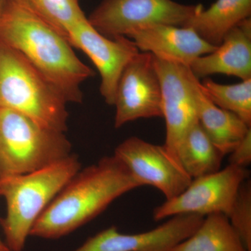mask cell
<instances>
[{
	"label": "cell",
	"instance_id": "cell-2",
	"mask_svg": "<svg viewBox=\"0 0 251 251\" xmlns=\"http://www.w3.org/2000/svg\"><path fill=\"white\" fill-rule=\"evenodd\" d=\"M144 186L115 155L80 169L38 219L30 236L65 237L87 224L117 198Z\"/></svg>",
	"mask_w": 251,
	"mask_h": 251
},
{
	"label": "cell",
	"instance_id": "cell-18",
	"mask_svg": "<svg viewBox=\"0 0 251 251\" xmlns=\"http://www.w3.org/2000/svg\"><path fill=\"white\" fill-rule=\"evenodd\" d=\"M171 251H247L232 228L228 218L222 214L203 219L194 232Z\"/></svg>",
	"mask_w": 251,
	"mask_h": 251
},
{
	"label": "cell",
	"instance_id": "cell-8",
	"mask_svg": "<svg viewBox=\"0 0 251 251\" xmlns=\"http://www.w3.org/2000/svg\"><path fill=\"white\" fill-rule=\"evenodd\" d=\"M114 155L143 186L156 188L166 200L182 192L192 181L177 157L164 145L130 137L117 147Z\"/></svg>",
	"mask_w": 251,
	"mask_h": 251
},
{
	"label": "cell",
	"instance_id": "cell-21",
	"mask_svg": "<svg viewBox=\"0 0 251 251\" xmlns=\"http://www.w3.org/2000/svg\"><path fill=\"white\" fill-rule=\"evenodd\" d=\"M227 218L246 249L251 251V180H246L239 188Z\"/></svg>",
	"mask_w": 251,
	"mask_h": 251
},
{
	"label": "cell",
	"instance_id": "cell-17",
	"mask_svg": "<svg viewBox=\"0 0 251 251\" xmlns=\"http://www.w3.org/2000/svg\"><path fill=\"white\" fill-rule=\"evenodd\" d=\"M176 156L193 179L220 171L225 156L208 138L198 121L180 141Z\"/></svg>",
	"mask_w": 251,
	"mask_h": 251
},
{
	"label": "cell",
	"instance_id": "cell-10",
	"mask_svg": "<svg viewBox=\"0 0 251 251\" xmlns=\"http://www.w3.org/2000/svg\"><path fill=\"white\" fill-rule=\"evenodd\" d=\"M73 47L85 52L100 74V92L109 105H114L119 80L126 66L140 51L126 36L110 39L102 35L87 17L73 26L67 34Z\"/></svg>",
	"mask_w": 251,
	"mask_h": 251
},
{
	"label": "cell",
	"instance_id": "cell-9",
	"mask_svg": "<svg viewBox=\"0 0 251 251\" xmlns=\"http://www.w3.org/2000/svg\"><path fill=\"white\" fill-rule=\"evenodd\" d=\"M114 106L116 128L139 119L163 117L161 82L152 54L139 52L126 66Z\"/></svg>",
	"mask_w": 251,
	"mask_h": 251
},
{
	"label": "cell",
	"instance_id": "cell-3",
	"mask_svg": "<svg viewBox=\"0 0 251 251\" xmlns=\"http://www.w3.org/2000/svg\"><path fill=\"white\" fill-rule=\"evenodd\" d=\"M80 169L78 157L72 153L42 169L0 179V196L6 204L0 225L10 250L23 251L36 221Z\"/></svg>",
	"mask_w": 251,
	"mask_h": 251
},
{
	"label": "cell",
	"instance_id": "cell-7",
	"mask_svg": "<svg viewBox=\"0 0 251 251\" xmlns=\"http://www.w3.org/2000/svg\"><path fill=\"white\" fill-rule=\"evenodd\" d=\"M249 175L247 168L229 164L216 173L193 179L182 192L155 208L153 220L184 214L205 217L222 214L227 217Z\"/></svg>",
	"mask_w": 251,
	"mask_h": 251
},
{
	"label": "cell",
	"instance_id": "cell-1",
	"mask_svg": "<svg viewBox=\"0 0 251 251\" xmlns=\"http://www.w3.org/2000/svg\"><path fill=\"white\" fill-rule=\"evenodd\" d=\"M0 44L27 59L67 103L82 101L80 86L94 71L77 57L65 36L16 0H4Z\"/></svg>",
	"mask_w": 251,
	"mask_h": 251
},
{
	"label": "cell",
	"instance_id": "cell-22",
	"mask_svg": "<svg viewBox=\"0 0 251 251\" xmlns=\"http://www.w3.org/2000/svg\"><path fill=\"white\" fill-rule=\"evenodd\" d=\"M229 164L247 168L251 163V129L229 153Z\"/></svg>",
	"mask_w": 251,
	"mask_h": 251
},
{
	"label": "cell",
	"instance_id": "cell-24",
	"mask_svg": "<svg viewBox=\"0 0 251 251\" xmlns=\"http://www.w3.org/2000/svg\"><path fill=\"white\" fill-rule=\"evenodd\" d=\"M4 0H0V16H1V10H2L3 4H4Z\"/></svg>",
	"mask_w": 251,
	"mask_h": 251
},
{
	"label": "cell",
	"instance_id": "cell-16",
	"mask_svg": "<svg viewBox=\"0 0 251 251\" xmlns=\"http://www.w3.org/2000/svg\"><path fill=\"white\" fill-rule=\"evenodd\" d=\"M251 0H216L200 10L183 27L192 28L201 38L218 47L232 28L251 18Z\"/></svg>",
	"mask_w": 251,
	"mask_h": 251
},
{
	"label": "cell",
	"instance_id": "cell-6",
	"mask_svg": "<svg viewBox=\"0 0 251 251\" xmlns=\"http://www.w3.org/2000/svg\"><path fill=\"white\" fill-rule=\"evenodd\" d=\"M202 8L174 0H103L87 19L102 35L114 39L153 25L183 27Z\"/></svg>",
	"mask_w": 251,
	"mask_h": 251
},
{
	"label": "cell",
	"instance_id": "cell-12",
	"mask_svg": "<svg viewBox=\"0 0 251 251\" xmlns=\"http://www.w3.org/2000/svg\"><path fill=\"white\" fill-rule=\"evenodd\" d=\"M204 217L184 214L168 219L151 230L123 234L108 227L87 239L74 251H171L197 229Z\"/></svg>",
	"mask_w": 251,
	"mask_h": 251
},
{
	"label": "cell",
	"instance_id": "cell-20",
	"mask_svg": "<svg viewBox=\"0 0 251 251\" xmlns=\"http://www.w3.org/2000/svg\"><path fill=\"white\" fill-rule=\"evenodd\" d=\"M16 1L35 13L67 39L69 29L86 18L79 4V0Z\"/></svg>",
	"mask_w": 251,
	"mask_h": 251
},
{
	"label": "cell",
	"instance_id": "cell-13",
	"mask_svg": "<svg viewBox=\"0 0 251 251\" xmlns=\"http://www.w3.org/2000/svg\"><path fill=\"white\" fill-rule=\"evenodd\" d=\"M128 38L139 50L187 67L217 48L203 40L192 28L171 25L149 26L134 31Z\"/></svg>",
	"mask_w": 251,
	"mask_h": 251
},
{
	"label": "cell",
	"instance_id": "cell-14",
	"mask_svg": "<svg viewBox=\"0 0 251 251\" xmlns=\"http://www.w3.org/2000/svg\"><path fill=\"white\" fill-rule=\"evenodd\" d=\"M188 68L198 79L214 74L251 78V18L232 28L215 50L198 57Z\"/></svg>",
	"mask_w": 251,
	"mask_h": 251
},
{
	"label": "cell",
	"instance_id": "cell-11",
	"mask_svg": "<svg viewBox=\"0 0 251 251\" xmlns=\"http://www.w3.org/2000/svg\"><path fill=\"white\" fill-rule=\"evenodd\" d=\"M153 57L161 82L162 117L166 121L163 145L176 156L180 141L191 126L198 121L193 75L186 66Z\"/></svg>",
	"mask_w": 251,
	"mask_h": 251
},
{
	"label": "cell",
	"instance_id": "cell-23",
	"mask_svg": "<svg viewBox=\"0 0 251 251\" xmlns=\"http://www.w3.org/2000/svg\"><path fill=\"white\" fill-rule=\"evenodd\" d=\"M0 251H11L4 241L0 238Z\"/></svg>",
	"mask_w": 251,
	"mask_h": 251
},
{
	"label": "cell",
	"instance_id": "cell-15",
	"mask_svg": "<svg viewBox=\"0 0 251 251\" xmlns=\"http://www.w3.org/2000/svg\"><path fill=\"white\" fill-rule=\"evenodd\" d=\"M193 89L200 125L224 156L229 154L251 129V126L235 114L213 103L203 92L199 79L194 75Z\"/></svg>",
	"mask_w": 251,
	"mask_h": 251
},
{
	"label": "cell",
	"instance_id": "cell-19",
	"mask_svg": "<svg viewBox=\"0 0 251 251\" xmlns=\"http://www.w3.org/2000/svg\"><path fill=\"white\" fill-rule=\"evenodd\" d=\"M201 87L216 106L235 114L251 126V78L234 85H223L206 78Z\"/></svg>",
	"mask_w": 251,
	"mask_h": 251
},
{
	"label": "cell",
	"instance_id": "cell-5",
	"mask_svg": "<svg viewBox=\"0 0 251 251\" xmlns=\"http://www.w3.org/2000/svg\"><path fill=\"white\" fill-rule=\"evenodd\" d=\"M71 151L65 133L0 108V179L42 169L69 156Z\"/></svg>",
	"mask_w": 251,
	"mask_h": 251
},
{
	"label": "cell",
	"instance_id": "cell-4",
	"mask_svg": "<svg viewBox=\"0 0 251 251\" xmlns=\"http://www.w3.org/2000/svg\"><path fill=\"white\" fill-rule=\"evenodd\" d=\"M67 102L19 52L0 44V108L57 131L68 129Z\"/></svg>",
	"mask_w": 251,
	"mask_h": 251
}]
</instances>
